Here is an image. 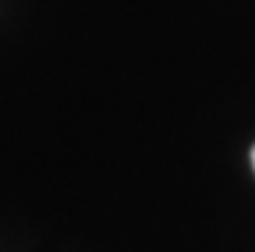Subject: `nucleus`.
<instances>
[{
    "label": "nucleus",
    "mask_w": 255,
    "mask_h": 252,
    "mask_svg": "<svg viewBox=\"0 0 255 252\" xmlns=\"http://www.w3.org/2000/svg\"><path fill=\"white\" fill-rule=\"evenodd\" d=\"M253 165H255V150H253Z\"/></svg>",
    "instance_id": "1"
}]
</instances>
